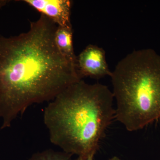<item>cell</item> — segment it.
I'll use <instances>...</instances> for the list:
<instances>
[{"instance_id":"obj_1","label":"cell","mask_w":160,"mask_h":160,"mask_svg":"<svg viewBox=\"0 0 160 160\" xmlns=\"http://www.w3.org/2000/svg\"><path fill=\"white\" fill-rule=\"evenodd\" d=\"M58 26L41 14L27 32L0 37L1 129L36 103L49 102L80 79L76 64L61 54L55 42Z\"/></svg>"},{"instance_id":"obj_2","label":"cell","mask_w":160,"mask_h":160,"mask_svg":"<svg viewBox=\"0 0 160 160\" xmlns=\"http://www.w3.org/2000/svg\"><path fill=\"white\" fill-rule=\"evenodd\" d=\"M114 97L107 86L83 80L72 84L45 108L50 142L63 151L86 158L95 155L115 119Z\"/></svg>"},{"instance_id":"obj_3","label":"cell","mask_w":160,"mask_h":160,"mask_svg":"<svg viewBox=\"0 0 160 160\" xmlns=\"http://www.w3.org/2000/svg\"><path fill=\"white\" fill-rule=\"evenodd\" d=\"M110 77L115 119L128 131L142 129L160 118V55L156 52L134 50L118 63Z\"/></svg>"},{"instance_id":"obj_4","label":"cell","mask_w":160,"mask_h":160,"mask_svg":"<svg viewBox=\"0 0 160 160\" xmlns=\"http://www.w3.org/2000/svg\"><path fill=\"white\" fill-rule=\"evenodd\" d=\"M76 68L80 79L90 77L99 79L111 76L106 61V52L96 45H88L77 57Z\"/></svg>"},{"instance_id":"obj_5","label":"cell","mask_w":160,"mask_h":160,"mask_svg":"<svg viewBox=\"0 0 160 160\" xmlns=\"http://www.w3.org/2000/svg\"><path fill=\"white\" fill-rule=\"evenodd\" d=\"M22 2L33 8L58 26L72 27L71 12L72 2L69 0H24Z\"/></svg>"},{"instance_id":"obj_6","label":"cell","mask_w":160,"mask_h":160,"mask_svg":"<svg viewBox=\"0 0 160 160\" xmlns=\"http://www.w3.org/2000/svg\"><path fill=\"white\" fill-rule=\"evenodd\" d=\"M55 42L61 54L76 64L77 56L73 48L72 27L58 26L55 33Z\"/></svg>"},{"instance_id":"obj_7","label":"cell","mask_w":160,"mask_h":160,"mask_svg":"<svg viewBox=\"0 0 160 160\" xmlns=\"http://www.w3.org/2000/svg\"><path fill=\"white\" fill-rule=\"evenodd\" d=\"M72 155L65 152L48 149L32 154L29 160H72Z\"/></svg>"},{"instance_id":"obj_8","label":"cell","mask_w":160,"mask_h":160,"mask_svg":"<svg viewBox=\"0 0 160 160\" xmlns=\"http://www.w3.org/2000/svg\"><path fill=\"white\" fill-rule=\"evenodd\" d=\"M94 156V155L93 154L91 155H89L88 157L86 158L80 157H78V158L75 160H94V159H93Z\"/></svg>"},{"instance_id":"obj_9","label":"cell","mask_w":160,"mask_h":160,"mask_svg":"<svg viewBox=\"0 0 160 160\" xmlns=\"http://www.w3.org/2000/svg\"><path fill=\"white\" fill-rule=\"evenodd\" d=\"M10 2L9 0H0V10Z\"/></svg>"},{"instance_id":"obj_10","label":"cell","mask_w":160,"mask_h":160,"mask_svg":"<svg viewBox=\"0 0 160 160\" xmlns=\"http://www.w3.org/2000/svg\"><path fill=\"white\" fill-rule=\"evenodd\" d=\"M109 160H122L120 159L119 158L117 157L116 156L113 157L111 159H110Z\"/></svg>"}]
</instances>
